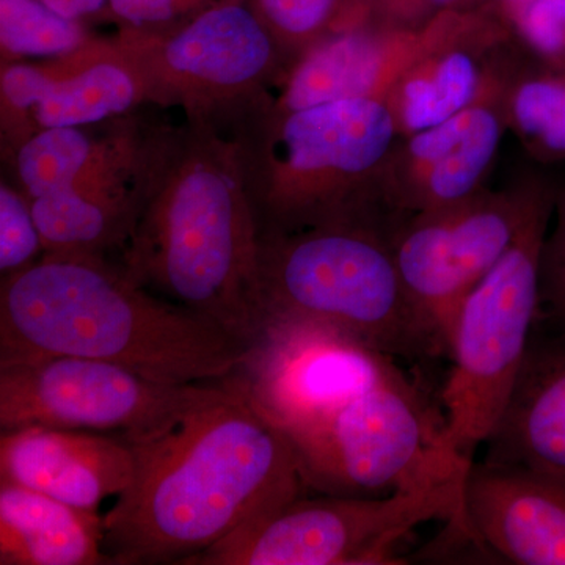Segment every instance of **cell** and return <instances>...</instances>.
<instances>
[{"instance_id": "obj_20", "label": "cell", "mask_w": 565, "mask_h": 565, "mask_svg": "<svg viewBox=\"0 0 565 565\" xmlns=\"http://www.w3.org/2000/svg\"><path fill=\"white\" fill-rule=\"evenodd\" d=\"M143 136L125 129L95 139L82 128L41 129L11 148L18 188L29 200L65 192L136 200Z\"/></svg>"}, {"instance_id": "obj_25", "label": "cell", "mask_w": 565, "mask_h": 565, "mask_svg": "<svg viewBox=\"0 0 565 565\" xmlns=\"http://www.w3.org/2000/svg\"><path fill=\"white\" fill-rule=\"evenodd\" d=\"M43 252L39 226L31 202L20 188L10 182L0 184V273L2 277L20 273L39 262Z\"/></svg>"}, {"instance_id": "obj_17", "label": "cell", "mask_w": 565, "mask_h": 565, "mask_svg": "<svg viewBox=\"0 0 565 565\" xmlns=\"http://www.w3.org/2000/svg\"><path fill=\"white\" fill-rule=\"evenodd\" d=\"M456 525L516 565H565V482L520 468L471 463Z\"/></svg>"}, {"instance_id": "obj_24", "label": "cell", "mask_w": 565, "mask_h": 565, "mask_svg": "<svg viewBox=\"0 0 565 565\" xmlns=\"http://www.w3.org/2000/svg\"><path fill=\"white\" fill-rule=\"evenodd\" d=\"M92 40L85 21L63 17L41 0H0L2 63L66 57Z\"/></svg>"}, {"instance_id": "obj_4", "label": "cell", "mask_w": 565, "mask_h": 565, "mask_svg": "<svg viewBox=\"0 0 565 565\" xmlns=\"http://www.w3.org/2000/svg\"><path fill=\"white\" fill-rule=\"evenodd\" d=\"M236 143L262 234L375 218L396 121L386 102L345 99L278 111L262 99L217 122Z\"/></svg>"}, {"instance_id": "obj_14", "label": "cell", "mask_w": 565, "mask_h": 565, "mask_svg": "<svg viewBox=\"0 0 565 565\" xmlns=\"http://www.w3.org/2000/svg\"><path fill=\"white\" fill-rule=\"evenodd\" d=\"M143 102L139 79L111 40H92L44 68L2 63L0 109L10 150L41 129L98 125Z\"/></svg>"}, {"instance_id": "obj_12", "label": "cell", "mask_w": 565, "mask_h": 565, "mask_svg": "<svg viewBox=\"0 0 565 565\" xmlns=\"http://www.w3.org/2000/svg\"><path fill=\"white\" fill-rule=\"evenodd\" d=\"M236 374L259 411L285 433L404 375L394 356L348 330L292 315L263 319Z\"/></svg>"}, {"instance_id": "obj_9", "label": "cell", "mask_w": 565, "mask_h": 565, "mask_svg": "<svg viewBox=\"0 0 565 565\" xmlns=\"http://www.w3.org/2000/svg\"><path fill=\"white\" fill-rule=\"evenodd\" d=\"M111 41L145 102L180 106L188 118L210 122L262 98L288 70L248 0L212 7L169 31L118 29Z\"/></svg>"}, {"instance_id": "obj_28", "label": "cell", "mask_w": 565, "mask_h": 565, "mask_svg": "<svg viewBox=\"0 0 565 565\" xmlns=\"http://www.w3.org/2000/svg\"><path fill=\"white\" fill-rule=\"evenodd\" d=\"M541 256V303L539 315L565 327V191L555 207Z\"/></svg>"}, {"instance_id": "obj_7", "label": "cell", "mask_w": 565, "mask_h": 565, "mask_svg": "<svg viewBox=\"0 0 565 565\" xmlns=\"http://www.w3.org/2000/svg\"><path fill=\"white\" fill-rule=\"evenodd\" d=\"M555 199L546 202L489 274L468 292L448 338L452 366L441 390L445 438L463 459L503 414L537 321L541 256Z\"/></svg>"}, {"instance_id": "obj_21", "label": "cell", "mask_w": 565, "mask_h": 565, "mask_svg": "<svg viewBox=\"0 0 565 565\" xmlns=\"http://www.w3.org/2000/svg\"><path fill=\"white\" fill-rule=\"evenodd\" d=\"M0 565H115L104 550V519L0 481Z\"/></svg>"}, {"instance_id": "obj_22", "label": "cell", "mask_w": 565, "mask_h": 565, "mask_svg": "<svg viewBox=\"0 0 565 565\" xmlns=\"http://www.w3.org/2000/svg\"><path fill=\"white\" fill-rule=\"evenodd\" d=\"M515 54V52H514ZM504 109L512 129L534 158L565 159V73L544 63L527 65L512 55Z\"/></svg>"}, {"instance_id": "obj_5", "label": "cell", "mask_w": 565, "mask_h": 565, "mask_svg": "<svg viewBox=\"0 0 565 565\" xmlns=\"http://www.w3.org/2000/svg\"><path fill=\"white\" fill-rule=\"evenodd\" d=\"M390 226L375 218L262 234L256 303L267 316L321 319L394 359L446 353L405 289Z\"/></svg>"}, {"instance_id": "obj_16", "label": "cell", "mask_w": 565, "mask_h": 565, "mask_svg": "<svg viewBox=\"0 0 565 565\" xmlns=\"http://www.w3.org/2000/svg\"><path fill=\"white\" fill-rule=\"evenodd\" d=\"M512 39L490 6L448 11L433 46L386 96L399 137L441 125L475 103Z\"/></svg>"}, {"instance_id": "obj_23", "label": "cell", "mask_w": 565, "mask_h": 565, "mask_svg": "<svg viewBox=\"0 0 565 565\" xmlns=\"http://www.w3.org/2000/svg\"><path fill=\"white\" fill-rule=\"evenodd\" d=\"M289 66L319 41L370 24V0H248Z\"/></svg>"}, {"instance_id": "obj_6", "label": "cell", "mask_w": 565, "mask_h": 565, "mask_svg": "<svg viewBox=\"0 0 565 565\" xmlns=\"http://www.w3.org/2000/svg\"><path fill=\"white\" fill-rule=\"evenodd\" d=\"M307 489L377 498L463 478L473 460L449 448L445 418L405 375L285 433Z\"/></svg>"}, {"instance_id": "obj_15", "label": "cell", "mask_w": 565, "mask_h": 565, "mask_svg": "<svg viewBox=\"0 0 565 565\" xmlns=\"http://www.w3.org/2000/svg\"><path fill=\"white\" fill-rule=\"evenodd\" d=\"M445 14L419 31L360 25L319 41L282 74L274 96L262 102L270 109L292 111L345 102H385L397 79L433 46Z\"/></svg>"}, {"instance_id": "obj_10", "label": "cell", "mask_w": 565, "mask_h": 565, "mask_svg": "<svg viewBox=\"0 0 565 565\" xmlns=\"http://www.w3.org/2000/svg\"><path fill=\"white\" fill-rule=\"evenodd\" d=\"M211 384H161L82 356L11 360L0 363V430L46 426L147 440L172 426Z\"/></svg>"}, {"instance_id": "obj_11", "label": "cell", "mask_w": 565, "mask_h": 565, "mask_svg": "<svg viewBox=\"0 0 565 565\" xmlns=\"http://www.w3.org/2000/svg\"><path fill=\"white\" fill-rule=\"evenodd\" d=\"M555 196L539 182L503 192L482 189L455 206L412 215L393 226L390 237L405 289L446 353L465 297Z\"/></svg>"}, {"instance_id": "obj_30", "label": "cell", "mask_w": 565, "mask_h": 565, "mask_svg": "<svg viewBox=\"0 0 565 565\" xmlns=\"http://www.w3.org/2000/svg\"><path fill=\"white\" fill-rule=\"evenodd\" d=\"M41 2L71 20L87 21L104 17L109 0H41Z\"/></svg>"}, {"instance_id": "obj_29", "label": "cell", "mask_w": 565, "mask_h": 565, "mask_svg": "<svg viewBox=\"0 0 565 565\" xmlns=\"http://www.w3.org/2000/svg\"><path fill=\"white\" fill-rule=\"evenodd\" d=\"M371 22L399 31H419L448 11L484 7L479 0H370Z\"/></svg>"}, {"instance_id": "obj_19", "label": "cell", "mask_w": 565, "mask_h": 565, "mask_svg": "<svg viewBox=\"0 0 565 565\" xmlns=\"http://www.w3.org/2000/svg\"><path fill=\"white\" fill-rule=\"evenodd\" d=\"M484 462L565 482V327L539 315Z\"/></svg>"}, {"instance_id": "obj_18", "label": "cell", "mask_w": 565, "mask_h": 565, "mask_svg": "<svg viewBox=\"0 0 565 565\" xmlns=\"http://www.w3.org/2000/svg\"><path fill=\"white\" fill-rule=\"evenodd\" d=\"M136 475L132 446L120 435L28 426L0 435V481L98 512Z\"/></svg>"}, {"instance_id": "obj_8", "label": "cell", "mask_w": 565, "mask_h": 565, "mask_svg": "<svg viewBox=\"0 0 565 565\" xmlns=\"http://www.w3.org/2000/svg\"><path fill=\"white\" fill-rule=\"evenodd\" d=\"M463 478L377 498H296L256 515L184 565L397 564L393 546L430 520L455 522Z\"/></svg>"}, {"instance_id": "obj_26", "label": "cell", "mask_w": 565, "mask_h": 565, "mask_svg": "<svg viewBox=\"0 0 565 565\" xmlns=\"http://www.w3.org/2000/svg\"><path fill=\"white\" fill-rule=\"evenodd\" d=\"M508 24L539 62L565 73V0H527Z\"/></svg>"}, {"instance_id": "obj_13", "label": "cell", "mask_w": 565, "mask_h": 565, "mask_svg": "<svg viewBox=\"0 0 565 565\" xmlns=\"http://www.w3.org/2000/svg\"><path fill=\"white\" fill-rule=\"evenodd\" d=\"M512 55L509 46L467 109L434 128L397 137L377 181L379 210L390 225L455 206L484 189L508 129L504 88Z\"/></svg>"}, {"instance_id": "obj_27", "label": "cell", "mask_w": 565, "mask_h": 565, "mask_svg": "<svg viewBox=\"0 0 565 565\" xmlns=\"http://www.w3.org/2000/svg\"><path fill=\"white\" fill-rule=\"evenodd\" d=\"M234 0H109L106 14L126 31L162 32Z\"/></svg>"}, {"instance_id": "obj_2", "label": "cell", "mask_w": 565, "mask_h": 565, "mask_svg": "<svg viewBox=\"0 0 565 565\" xmlns=\"http://www.w3.org/2000/svg\"><path fill=\"white\" fill-rule=\"evenodd\" d=\"M137 196L121 269L250 345L259 332L262 230L236 143L196 118L147 134Z\"/></svg>"}, {"instance_id": "obj_3", "label": "cell", "mask_w": 565, "mask_h": 565, "mask_svg": "<svg viewBox=\"0 0 565 565\" xmlns=\"http://www.w3.org/2000/svg\"><path fill=\"white\" fill-rule=\"evenodd\" d=\"M247 352L218 323L141 288L103 256L43 255L2 277L0 363L82 356L192 385L236 373Z\"/></svg>"}, {"instance_id": "obj_1", "label": "cell", "mask_w": 565, "mask_h": 565, "mask_svg": "<svg viewBox=\"0 0 565 565\" xmlns=\"http://www.w3.org/2000/svg\"><path fill=\"white\" fill-rule=\"evenodd\" d=\"M129 445L136 475L103 516L115 565H184L307 492L291 440L236 373L161 434Z\"/></svg>"}]
</instances>
